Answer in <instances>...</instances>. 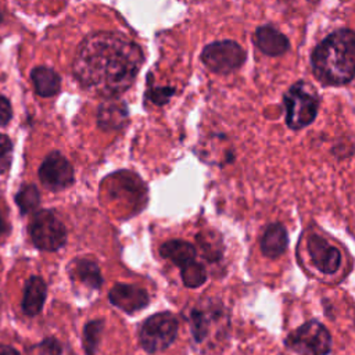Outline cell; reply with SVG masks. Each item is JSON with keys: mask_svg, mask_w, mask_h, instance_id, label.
<instances>
[{"mask_svg": "<svg viewBox=\"0 0 355 355\" xmlns=\"http://www.w3.org/2000/svg\"><path fill=\"white\" fill-rule=\"evenodd\" d=\"M108 298L112 305L126 313H135L148 304V294L139 286L116 283L110 290Z\"/></svg>", "mask_w": 355, "mask_h": 355, "instance_id": "30bf717a", "label": "cell"}, {"mask_svg": "<svg viewBox=\"0 0 355 355\" xmlns=\"http://www.w3.org/2000/svg\"><path fill=\"white\" fill-rule=\"evenodd\" d=\"M245 50L234 40H219L207 44L201 53L204 65L215 73H230L245 61Z\"/></svg>", "mask_w": 355, "mask_h": 355, "instance_id": "8992f818", "label": "cell"}, {"mask_svg": "<svg viewBox=\"0 0 355 355\" xmlns=\"http://www.w3.org/2000/svg\"><path fill=\"white\" fill-rule=\"evenodd\" d=\"M308 252L313 266L326 275H331L338 270L341 265V254L326 239L318 234H312L308 239Z\"/></svg>", "mask_w": 355, "mask_h": 355, "instance_id": "9c48e42d", "label": "cell"}, {"mask_svg": "<svg viewBox=\"0 0 355 355\" xmlns=\"http://www.w3.org/2000/svg\"><path fill=\"white\" fill-rule=\"evenodd\" d=\"M1 19H3V15H1V11H0V22H1Z\"/></svg>", "mask_w": 355, "mask_h": 355, "instance_id": "484cf974", "label": "cell"}, {"mask_svg": "<svg viewBox=\"0 0 355 355\" xmlns=\"http://www.w3.org/2000/svg\"><path fill=\"white\" fill-rule=\"evenodd\" d=\"M31 78L36 93L42 97H51L60 92V76L49 67L33 68L31 72Z\"/></svg>", "mask_w": 355, "mask_h": 355, "instance_id": "9a60e30c", "label": "cell"}, {"mask_svg": "<svg viewBox=\"0 0 355 355\" xmlns=\"http://www.w3.org/2000/svg\"><path fill=\"white\" fill-rule=\"evenodd\" d=\"M178 319L171 312L150 316L140 327L139 341L147 352H158L168 348L178 334Z\"/></svg>", "mask_w": 355, "mask_h": 355, "instance_id": "5b68a950", "label": "cell"}, {"mask_svg": "<svg viewBox=\"0 0 355 355\" xmlns=\"http://www.w3.org/2000/svg\"><path fill=\"white\" fill-rule=\"evenodd\" d=\"M261 251L266 258L276 259L284 254L288 245L287 230L282 223H270L266 226L261 237Z\"/></svg>", "mask_w": 355, "mask_h": 355, "instance_id": "7c38bea8", "label": "cell"}, {"mask_svg": "<svg viewBox=\"0 0 355 355\" xmlns=\"http://www.w3.org/2000/svg\"><path fill=\"white\" fill-rule=\"evenodd\" d=\"M159 254L164 258L172 261L176 266L182 268L196 259L197 251H196V247L187 241L169 240L161 245Z\"/></svg>", "mask_w": 355, "mask_h": 355, "instance_id": "2e32d148", "label": "cell"}, {"mask_svg": "<svg viewBox=\"0 0 355 355\" xmlns=\"http://www.w3.org/2000/svg\"><path fill=\"white\" fill-rule=\"evenodd\" d=\"M315 78L326 86H343L355 78V32L338 29L326 36L312 51Z\"/></svg>", "mask_w": 355, "mask_h": 355, "instance_id": "7a4b0ae2", "label": "cell"}, {"mask_svg": "<svg viewBox=\"0 0 355 355\" xmlns=\"http://www.w3.org/2000/svg\"><path fill=\"white\" fill-rule=\"evenodd\" d=\"M103 329H104L103 319L92 320L85 324L82 344H83V349H85L86 355H96L100 340H101Z\"/></svg>", "mask_w": 355, "mask_h": 355, "instance_id": "ac0fdd59", "label": "cell"}, {"mask_svg": "<svg viewBox=\"0 0 355 355\" xmlns=\"http://www.w3.org/2000/svg\"><path fill=\"white\" fill-rule=\"evenodd\" d=\"M252 40L261 53L269 57L283 55L290 47L287 36L270 25L257 28L252 35Z\"/></svg>", "mask_w": 355, "mask_h": 355, "instance_id": "8fae6325", "label": "cell"}, {"mask_svg": "<svg viewBox=\"0 0 355 355\" xmlns=\"http://www.w3.org/2000/svg\"><path fill=\"white\" fill-rule=\"evenodd\" d=\"M128 119V111L123 103L118 100L104 101L97 112L98 126L104 130L121 129Z\"/></svg>", "mask_w": 355, "mask_h": 355, "instance_id": "5bb4252c", "label": "cell"}, {"mask_svg": "<svg viewBox=\"0 0 355 355\" xmlns=\"http://www.w3.org/2000/svg\"><path fill=\"white\" fill-rule=\"evenodd\" d=\"M286 345L300 355H327L331 336L320 322L308 320L287 336Z\"/></svg>", "mask_w": 355, "mask_h": 355, "instance_id": "277c9868", "label": "cell"}, {"mask_svg": "<svg viewBox=\"0 0 355 355\" xmlns=\"http://www.w3.org/2000/svg\"><path fill=\"white\" fill-rule=\"evenodd\" d=\"M180 276L186 287L196 288L200 287L207 280V270L200 262L194 259L180 268Z\"/></svg>", "mask_w": 355, "mask_h": 355, "instance_id": "d6986e66", "label": "cell"}, {"mask_svg": "<svg viewBox=\"0 0 355 355\" xmlns=\"http://www.w3.org/2000/svg\"><path fill=\"white\" fill-rule=\"evenodd\" d=\"M37 175L42 184L53 191L69 187L75 179L71 162L58 151H53L44 158Z\"/></svg>", "mask_w": 355, "mask_h": 355, "instance_id": "ba28073f", "label": "cell"}, {"mask_svg": "<svg viewBox=\"0 0 355 355\" xmlns=\"http://www.w3.org/2000/svg\"><path fill=\"white\" fill-rule=\"evenodd\" d=\"M40 347L49 354V355H60L61 354V345L55 338H46Z\"/></svg>", "mask_w": 355, "mask_h": 355, "instance_id": "603a6c76", "label": "cell"}, {"mask_svg": "<svg viewBox=\"0 0 355 355\" xmlns=\"http://www.w3.org/2000/svg\"><path fill=\"white\" fill-rule=\"evenodd\" d=\"M309 1H318V0H309Z\"/></svg>", "mask_w": 355, "mask_h": 355, "instance_id": "4316f807", "label": "cell"}, {"mask_svg": "<svg viewBox=\"0 0 355 355\" xmlns=\"http://www.w3.org/2000/svg\"><path fill=\"white\" fill-rule=\"evenodd\" d=\"M46 293L47 287L42 277L32 276L28 279L22 298V309L28 316H35L40 313L46 300Z\"/></svg>", "mask_w": 355, "mask_h": 355, "instance_id": "4fadbf2b", "label": "cell"}, {"mask_svg": "<svg viewBox=\"0 0 355 355\" xmlns=\"http://www.w3.org/2000/svg\"><path fill=\"white\" fill-rule=\"evenodd\" d=\"M0 355H19V352L10 345L0 344Z\"/></svg>", "mask_w": 355, "mask_h": 355, "instance_id": "cb8c5ba5", "label": "cell"}, {"mask_svg": "<svg viewBox=\"0 0 355 355\" xmlns=\"http://www.w3.org/2000/svg\"><path fill=\"white\" fill-rule=\"evenodd\" d=\"M140 47L115 32H96L79 44L72 71L79 83L103 97H115L128 90L140 69Z\"/></svg>", "mask_w": 355, "mask_h": 355, "instance_id": "6da1fadb", "label": "cell"}, {"mask_svg": "<svg viewBox=\"0 0 355 355\" xmlns=\"http://www.w3.org/2000/svg\"><path fill=\"white\" fill-rule=\"evenodd\" d=\"M29 234L36 248L43 251H57L65 244L67 230L62 222L47 209L33 215L29 225Z\"/></svg>", "mask_w": 355, "mask_h": 355, "instance_id": "52a82bcc", "label": "cell"}, {"mask_svg": "<svg viewBox=\"0 0 355 355\" xmlns=\"http://www.w3.org/2000/svg\"><path fill=\"white\" fill-rule=\"evenodd\" d=\"M71 279L80 282L90 288H98L103 284V276L96 262L89 259H78L72 263Z\"/></svg>", "mask_w": 355, "mask_h": 355, "instance_id": "e0dca14e", "label": "cell"}, {"mask_svg": "<svg viewBox=\"0 0 355 355\" xmlns=\"http://www.w3.org/2000/svg\"><path fill=\"white\" fill-rule=\"evenodd\" d=\"M286 123L293 130L311 125L319 111V97L313 87L304 80L295 82L284 93Z\"/></svg>", "mask_w": 355, "mask_h": 355, "instance_id": "3957f363", "label": "cell"}, {"mask_svg": "<svg viewBox=\"0 0 355 355\" xmlns=\"http://www.w3.org/2000/svg\"><path fill=\"white\" fill-rule=\"evenodd\" d=\"M6 229H7L6 222H4V219H3V216H1V214H0V239L6 234Z\"/></svg>", "mask_w": 355, "mask_h": 355, "instance_id": "d4e9b609", "label": "cell"}, {"mask_svg": "<svg viewBox=\"0 0 355 355\" xmlns=\"http://www.w3.org/2000/svg\"><path fill=\"white\" fill-rule=\"evenodd\" d=\"M15 201L22 214L35 211L40 204V196H39L36 186H33V184L22 186L15 196Z\"/></svg>", "mask_w": 355, "mask_h": 355, "instance_id": "ffe728a7", "label": "cell"}, {"mask_svg": "<svg viewBox=\"0 0 355 355\" xmlns=\"http://www.w3.org/2000/svg\"><path fill=\"white\" fill-rule=\"evenodd\" d=\"M11 105H10V101L0 96V126H4L8 123V121L11 119Z\"/></svg>", "mask_w": 355, "mask_h": 355, "instance_id": "7402d4cb", "label": "cell"}, {"mask_svg": "<svg viewBox=\"0 0 355 355\" xmlns=\"http://www.w3.org/2000/svg\"><path fill=\"white\" fill-rule=\"evenodd\" d=\"M11 159H12L11 140L6 135L0 133V173L6 172L10 168Z\"/></svg>", "mask_w": 355, "mask_h": 355, "instance_id": "44dd1931", "label": "cell"}]
</instances>
